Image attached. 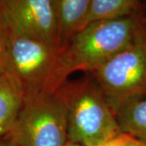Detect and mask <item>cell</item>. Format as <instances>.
I'll list each match as a JSON object with an SVG mask.
<instances>
[{
	"label": "cell",
	"mask_w": 146,
	"mask_h": 146,
	"mask_svg": "<svg viewBox=\"0 0 146 146\" xmlns=\"http://www.w3.org/2000/svg\"><path fill=\"white\" fill-rule=\"evenodd\" d=\"M146 33L144 12L113 21L94 22L60 52L51 90H57L72 73H89L124 50Z\"/></svg>",
	"instance_id": "6da1fadb"
},
{
	"label": "cell",
	"mask_w": 146,
	"mask_h": 146,
	"mask_svg": "<svg viewBox=\"0 0 146 146\" xmlns=\"http://www.w3.org/2000/svg\"><path fill=\"white\" fill-rule=\"evenodd\" d=\"M58 89L66 109L69 142L100 146L122 134L115 112L89 74Z\"/></svg>",
	"instance_id": "7a4b0ae2"
},
{
	"label": "cell",
	"mask_w": 146,
	"mask_h": 146,
	"mask_svg": "<svg viewBox=\"0 0 146 146\" xmlns=\"http://www.w3.org/2000/svg\"><path fill=\"white\" fill-rule=\"evenodd\" d=\"M5 137L20 146H65L67 115L58 89L25 95L16 123Z\"/></svg>",
	"instance_id": "3957f363"
},
{
	"label": "cell",
	"mask_w": 146,
	"mask_h": 146,
	"mask_svg": "<svg viewBox=\"0 0 146 146\" xmlns=\"http://www.w3.org/2000/svg\"><path fill=\"white\" fill-rule=\"evenodd\" d=\"M89 74L115 115L146 97V33Z\"/></svg>",
	"instance_id": "277c9868"
},
{
	"label": "cell",
	"mask_w": 146,
	"mask_h": 146,
	"mask_svg": "<svg viewBox=\"0 0 146 146\" xmlns=\"http://www.w3.org/2000/svg\"><path fill=\"white\" fill-rule=\"evenodd\" d=\"M7 27L9 50L7 72L21 81L25 95L51 90L61 50L55 46L22 35L8 25Z\"/></svg>",
	"instance_id": "5b68a950"
},
{
	"label": "cell",
	"mask_w": 146,
	"mask_h": 146,
	"mask_svg": "<svg viewBox=\"0 0 146 146\" xmlns=\"http://www.w3.org/2000/svg\"><path fill=\"white\" fill-rule=\"evenodd\" d=\"M0 9L13 30L58 47L54 0H0Z\"/></svg>",
	"instance_id": "8992f818"
},
{
	"label": "cell",
	"mask_w": 146,
	"mask_h": 146,
	"mask_svg": "<svg viewBox=\"0 0 146 146\" xmlns=\"http://www.w3.org/2000/svg\"><path fill=\"white\" fill-rule=\"evenodd\" d=\"M90 3L91 0H54L57 46L60 50L65 49L87 27Z\"/></svg>",
	"instance_id": "52a82bcc"
},
{
	"label": "cell",
	"mask_w": 146,
	"mask_h": 146,
	"mask_svg": "<svg viewBox=\"0 0 146 146\" xmlns=\"http://www.w3.org/2000/svg\"><path fill=\"white\" fill-rule=\"evenodd\" d=\"M25 98V92L21 81L8 72L0 74V138L11 130Z\"/></svg>",
	"instance_id": "ba28073f"
},
{
	"label": "cell",
	"mask_w": 146,
	"mask_h": 146,
	"mask_svg": "<svg viewBox=\"0 0 146 146\" xmlns=\"http://www.w3.org/2000/svg\"><path fill=\"white\" fill-rule=\"evenodd\" d=\"M143 12V4L138 0H91L87 26L101 21H113Z\"/></svg>",
	"instance_id": "9c48e42d"
},
{
	"label": "cell",
	"mask_w": 146,
	"mask_h": 146,
	"mask_svg": "<svg viewBox=\"0 0 146 146\" xmlns=\"http://www.w3.org/2000/svg\"><path fill=\"white\" fill-rule=\"evenodd\" d=\"M116 119L122 133L146 142V97L120 110Z\"/></svg>",
	"instance_id": "30bf717a"
},
{
	"label": "cell",
	"mask_w": 146,
	"mask_h": 146,
	"mask_svg": "<svg viewBox=\"0 0 146 146\" xmlns=\"http://www.w3.org/2000/svg\"><path fill=\"white\" fill-rule=\"evenodd\" d=\"M9 50V32L5 18L0 9V74L7 72Z\"/></svg>",
	"instance_id": "8fae6325"
},
{
	"label": "cell",
	"mask_w": 146,
	"mask_h": 146,
	"mask_svg": "<svg viewBox=\"0 0 146 146\" xmlns=\"http://www.w3.org/2000/svg\"><path fill=\"white\" fill-rule=\"evenodd\" d=\"M127 138H128L127 134L122 133V134H120L119 136H118L114 139L106 142V143L102 144V145L100 146H124Z\"/></svg>",
	"instance_id": "7c38bea8"
},
{
	"label": "cell",
	"mask_w": 146,
	"mask_h": 146,
	"mask_svg": "<svg viewBox=\"0 0 146 146\" xmlns=\"http://www.w3.org/2000/svg\"><path fill=\"white\" fill-rule=\"evenodd\" d=\"M124 146H146V142L140 141L134 138L133 136L128 135V138L126 141Z\"/></svg>",
	"instance_id": "4fadbf2b"
},
{
	"label": "cell",
	"mask_w": 146,
	"mask_h": 146,
	"mask_svg": "<svg viewBox=\"0 0 146 146\" xmlns=\"http://www.w3.org/2000/svg\"><path fill=\"white\" fill-rule=\"evenodd\" d=\"M0 146H20L15 143L14 141H12L10 139H8L7 137H1L0 138Z\"/></svg>",
	"instance_id": "5bb4252c"
},
{
	"label": "cell",
	"mask_w": 146,
	"mask_h": 146,
	"mask_svg": "<svg viewBox=\"0 0 146 146\" xmlns=\"http://www.w3.org/2000/svg\"><path fill=\"white\" fill-rule=\"evenodd\" d=\"M65 146H81L78 145V144H75V143H72V142H69L68 141V143L65 145Z\"/></svg>",
	"instance_id": "9a60e30c"
}]
</instances>
